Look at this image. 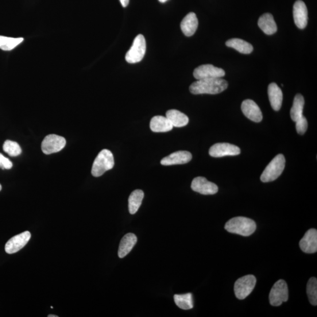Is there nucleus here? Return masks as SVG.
Returning <instances> with one entry per match:
<instances>
[{"instance_id":"c756f323","label":"nucleus","mask_w":317,"mask_h":317,"mask_svg":"<svg viewBox=\"0 0 317 317\" xmlns=\"http://www.w3.org/2000/svg\"><path fill=\"white\" fill-rule=\"evenodd\" d=\"M296 128L298 134L303 135L306 133L308 127L307 120L303 115L296 122Z\"/></svg>"},{"instance_id":"423d86ee","label":"nucleus","mask_w":317,"mask_h":317,"mask_svg":"<svg viewBox=\"0 0 317 317\" xmlns=\"http://www.w3.org/2000/svg\"><path fill=\"white\" fill-rule=\"evenodd\" d=\"M256 278L247 275L240 278L234 284V294L239 300H244L253 292L256 284Z\"/></svg>"},{"instance_id":"a878e982","label":"nucleus","mask_w":317,"mask_h":317,"mask_svg":"<svg viewBox=\"0 0 317 317\" xmlns=\"http://www.w3.org/2000/svg\"><path fill=\"white\" fill-rule=\"evenodd\" d=\"M174 300L177 306L182 310H188L193 308V296L192 293L174 296Z\"/></svg>"},{"instance_id":"aec40b11","label":"nucleus","mask_w":317,"mask_h":317,"mask_svg":"<svg viewBox=\"0 0 317 317\" xmlns=\"http://www.w3.org/2000/svg\"><path fill=\"white\" fill-rule=\"evenodd\" d=\"M137 242V237L133 233L126 234L120 242L118 256L122 258L128 254Z\"/></svg>"},{"instance_id":"5701e85b","label":"nucleus","mask_w":317,"mask_h":317,"mask_svg":"<svg viewBox=\"0 0 317 317\" xmlns=\"http://www.w3.org/2000/svg\"><path fill=\"white\" fill-rule=\"evenodd\" d=\"M226 45L242 54H249L253 51L252 45L239 38H232L226 42Z\"/></svg>"},{"instance_id":"2eb2a0df","label":"nucleus","mask_w":317,"mask_h":317,"mask_svg":"<svg viewBox=\"0 0 317 317\" xmlns=\"http://www.w3.org/2000/svg\"><path fill=\"white\" fill-rule=\"evenodd\" d=\"M242 110L247 118L255 122H260L262 114L257 103L251 99H246L242 102Z\"/></svg>"},{"instance_id":"473e14b6","label":"nucleus","mask_w":317,"mask_h":317,"mask_svg":"<svg viewBox=\"0 0 317 317\" xmlns=\"http://www.w3.org/2000/svg\"><path fill=\"white\" fill-rule=\"evenodd\" d=\"M158 1H160L162 3H164L166 2H167L168 0H158Z\"/></svg>"},{"instance_id":"c85d7f7f","label":"nucleus","mask_w":317,"mask_h":317,"mask_svg":"<svg viewBox=\"0 0 317 317\" xmlns=\"http://www.w3.org/2000/svg\"><path fill=\"white\" fill-rule=\"evenodd\" d=\"M3 150L9 155L12 157L20 155L22 152L21 147L18 143L7 140L3 145Z\"/></svg>"},{"instance_id":"bb28decb","label":"nucleus","mask_w":317,"mask_h":317,"mask_svg":"<svg viewBox=\"0 0 317 317\" xmlns=\"http://www.w3.org/2000/svg\"><path fill=\"white\" fill-rule=\"evenodd\" d=\"M24 41L23 38H12L0 36V49L11 51Z\"/></svg>"},{"instance_id":"dca6fc26","label":"nucleus","mask_w":317,"mask_h":317,"mask_svg":"<svg viewBox=\"0 0 317 317\" xmlns=\"http://www.w3.org/2000/svg\"><path fill=\"white\" fill-rule=\"evenodd\" d=\"M192 158V155L191 152L180 150L162 158L161 164L164 166L183 165L190 162Z\"/></svg>"},{"instance_id":"7ed1b4c3","label":"nucleus","mask_w":317,"mask_h":317,"mask_svg":"<svg viewBox=\"0 0 317 317\" xmlns=\"http://www.w3.org/2000/svg\"><path fill=\"white\" fill-rule=\"evenodd\" d=\"M115 164L113 153L108 149H103L96 156L92 168V175L99 177L104 173L113 168Z\"/></svg>"},{"instance_id":"ddd939ff","label":"nucleus","mask_w":317,"mask_h":317,"mask_svg":"<svg viewBox=\"0 0 317 317\" xmlns=\"http://www.w3.org/2000/svg\"><path fill=\"white\" fill-rule=\"evenodd\" d=\"M293 17L298 28L304 29L306 27L308 22V10L306 5L301 0H298L294 5Z\"/></svg>"},{"instance_id":"cd10ccee","label":"nucleus","mask_w":317,"mask_h":317,"mask_svg":"<svg viewBox=\"0 0 317 317\" xmlns=\"http://www.w3.org/2000/svg\"><path fill=\"white\" fill-rule=\"evenodd\" d=\"M307 293L309 301L312 305H317V280L312 277L308 280L307 285Z\"/></svg>"},{"instance_id":"7c9ffc66","label":"nucleus","mask_w":317,"mask_h":317,"mask_svg":"<svg viewBox=\"0 0 317 317\" xmlns=\"http://www.w3.org/2000/svg\"><path fill=\"white\" fill-rule=\"evenodd\" d=\"M13 167V163L9 158L6 157L0 153V168L2 169H10Z\"/></svg>"},{"instance_id":"20e7f679","label":"nucleus","mask_w":317,"mask_h":317,"mask_svg":"<svg viewBox=\"0 0 317 317\" xmlns=\"http://www.w3.org/2000/svg\"><path fill=\"white\" fill-rule=\"evenodd\" d=\"M285 165V158L283 154H278L267 166L262 173L260 179L262 182H270L276 180L283 173Z\"/></svg>"},{"instance_id":"2f4dec72","label":"nucleus","mask_w":317,"mask_h":317,"mask_svg":"<svg viewBox=\"0 0 317 317\" xmlns=\"http://www.w3.org/2000/svg\"><path fill=\"white\" fill-rule=\"evenodd\" d=\"M123 7H126L129 5V0H120Z\"/></svg>"},{"instance_id":"393cba45","label":"nucleus","mask_w":317,"mask_h":317,"mask_svg":"<svg viewBox=\"0 0 317 317\" xmlns=\"http://www.w3.org/2000/svg\"><path fill=\"white\" fill-rule=\"evenodd\" d=\"M144 198V193L141 190L134 191L129 196V211L131 215H134L138 212Z\"/></svg>"},{"instance_id":"f704fd0d","label":"nucleus","mask_w":317,"mask_h":317,"mask_svg":"<svg viewBox=\"0 0 317 317\" xmlns=\"http://www.w3.org/2000/svg\"><path fill=\"white\" fill-rule=\"evenodd\" d=\"M2 185H1V184H0V191H2Z\"/></svg>"},{"instance_id":"72a5a7b5","label":"nucleus","mask_w":317,"mask_h":317,"mask_svg":"<svg viewBox=\"0 0 317 317\" xmlns=\"http://www.w3.org/2000/svg\"><path fill=\"white\" fill-rule=\"evenodd\" d=\"M48 317H58L59 316L57 315H48Z\"/></svg>"},{"instance_id":"6e6552de","label":"nucleus","mask_w":317,"mask_h":317,"mask_svg":"<svg viewBox=\"0 0 317 317\" xmlns=\"http://www.w3.org/2000/svg\"><path fill=\"white\" fill-rule=\"evenodd\" d=\"M66 145V140L59 135L51 134L46 136L42 142V152L50 154L61 151Z\"/></svg>"},{"instance_id":"412c9836","label":"nucleus","mask_w":317,"mask_h":317,"mask_svg":"<svg viewBox=\"0 0 317 317\" xmlns=\"http://www.w3.org/2000/svg\"><path fill=\"white\" fill-rule=\"evenodd\" d=\"M258 25L267 35H273L277 31V27L273 15L270 13L262 15L258 19Z\"/></svg>"},{"instance_id":"f257e3e1","label":"nucleus","mask_w":317,"mask_h":317,"mask_svg":"<svg viewBox=\"0 0 317 317\" xmlns=\"http://www.w3.org/2000/svg\"><path fill=\"white\" fill-rule=\"evenodd\" d=\"M228 87V83L222 78H212L200 80L193 83L189 90L192 94H220L225 91Z\"/></svg>"},{"instance_id":"0eeeda50","label":"nucleus","mask_w":317,"mask_h":317,"mask_svg":"<svg viewBox=\"0 0 317 317\" xmlns=\"http://www.w3.org/2000/svg\"><path fill=\"white\" fill-rule=\"evenodd\" d=\"M288 299L287 284L283 280H280L274 284L269 295L270 303L273 306H280Z\"/></svg>"},{"instance_id":"4468645a","label":"nucleus","mask_w":317,"mask_h":317,"mask_svg":"<svg viewBox=\"0 0 317 317\" xmlns=\"http://www.w3.org/2000/svg\"><path fill=\"white\" fill-rule=\"evenodd\" d=\"M300 247L303 252L308 254L315 253L317 251V231L316 229L308 230L301 240Z\"/></svg>"},{"instance_id":"9d476101","label":"nucleus","mask_w":317,"mask_h":317,"mask_svg":"<svg viewBox=\"0 0 317 317\" xmlns=\"http://www.w3.org/2000/svg\"><path fill=\"white\" fill-rule=\"evenodd\" d=\"M241 152V149L238 146L227 143H218L213 145L209 149L210 155L214 157L236 156Z\"/></svg>"},{"instance_id":"a211bd4d","label":"nucleus","mask_w":317,"mask_h":317,"mask_svg":"<svg viewBox=\"0 0 317 317\" xmlns=\"http://www.w3.org/2000/svg\"><path fill=\"white\" fill-rule=\"evenodd\" d=\"M268 95L270 104L274 111L281 109L283 103V92L276 83L270 84L268 87Z\"/></svg>"},{"instance_id":"f03ea898","label":"nucleus","mask_w":317,"mask_h":317,"mask_svg":"<svg viewBox=\"0 0 317 317\" xmlns=\"http://www.w3.org/2000/svg\"><path fill=\"white\" fill-rule=\"evenodd\" d=\"M225 228L231 233L247 237L254 233L257 226L252 219L240 216L229 220L226 223Z\"/></svg>"},{"instance_id":"f8f14e48","label":"nucleus","mask_w":317,"mask_h":317,"mask_svg":"<svg viewBox=\"0 0 317 317\" xmlns=\"http://www.w3.org/2000/svg\"><path fill=\"white\" fill-rule=\"evenodd\" d=\"M191 188L193 191L204 195H212L217 193L218 186L208 181L204 177H197L193 180Z\"/></svg>"},{"instance_id":"6ab92c4d","label":"nucleus","mask_w":317,"mask_h":317,"mask_svg":"<svg viewBox=\"0 0 317 317\" xmlns=\"http://www.w3.org/2000/svg\"><path fill=\"white\" fill-rule=\"evenodd\" d=\"M150 127L154 133H167L173 128V126L166 117L155 116L150 121Z\"/></svg>"},{"instance_id":"b1692460","label":"nucleus","mask_w":317,"mask_h":317,"mask_svg":"<svg viewBox=\"0 0 317 317\" xmlns=\"http://www.w3.org/2000/svg\"><path fill=\"white\" fill-rule=\"evenodd\" d=\"M304 103L303 96L301 94L296 95L290 111L291 118L294 122H296L303 115Z\"/></svg>"},{"instance_id":"1a4fd4ad","label":"nucleus","mask_w":317,"mask_h":317,"mask_svg":"<svg viewBox=\"0 0 317 317\" xmlns=\"http://www.w3.org/2000/svg\"><path fill=\"white\" fill-rule=\"evenodd\" d=\"M223 69L216 67L211 64H205L197 67L193 76L197 80L212 78H221L225 75Z\"/></svg>"},{"instance_id":"f3484780","label":"nucleus","mask_w":317,"mask_h":317,"mask_svg":"<svg viewBox=\"0 0 317 317\" xmlns=\"http://www.w3.org/2000/svg\"><path fill=\"white\" fill-rule=\"evenodd\" d=\"M199 24L198 19L194 13H190L186 15L181 21L180 28L183 33L187 37H191L194 35L198 29Z\"/></svg>"},{"instance_id":"9b49d317","label":"nucleus","mask_w":317,"mask_h":317,"mask_svg":"<svg viewBox=\"0 0 317 317\" xmlns=\"http://www.w3.org/2000/svg\"><path fill=\"white\" fill-rule=\"evenodd\" d=\"M31 237H32V234L29 231L15 235L6 243L5 246L6 252L9 254L18 252L28 243Z\"/></svg>"},{"instance_id":"39448f33","label":"nucleus","mask_w":317,"mask_h":317,"mask_svg":"<svg viewBox=\"0 0 317 317\" xmlns=\"http://www.w3.org/2000/svg\"><path fill=\"white\" fill-rule=\"evenodd\" d=\"M146 49L145 38L142 34L135 37L132 46L127 52L125 60L129 64H136L141 61L145 56Z\"/></svg>"},{"instance_id":"4be33fe9","label":"nucleus","mask_w":317,"mask_h":317,"mask_svg":"<svg viewBox=\"0 0 317 317\" xmlns=\"http://www.w3.org/2000/svg\"><path fill=\"white\" fill-rule=\"evenodd\" d=\"M166 117L171 122L173 127H181L188 124L189 119L187 115L176 110H169Z\"/></svg>"}]
</instances>
